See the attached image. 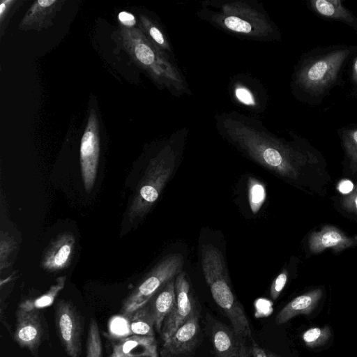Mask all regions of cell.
Here are the masks:
<instances>
[{
    "label": "cell",
    "mask_w": 357,
    "mask_h": 357,
    "mask_svg": "<svg viewBox=\"0 0 357 357\" xmlns=\"http://www.w3.org/2000/svg\"><path fill=\"white\" fill-rule=\"evenodd\" d=\"M237 139L253 160L274 174L294 182L299 181L307 170L317 169L322 165L321 154L301 138L294 143L248 135H238Z\"/></svg>",
    "instance_id": "6da1fadb"
},
{
    "label": "cell",
    "mask_w": 357,
    "mask_h": 357,
    "mask_svg": "<svg viewBox=\"0 0 357 357\" xmlns=\"http://www.w3.org/2000/svg\"><path fill=\"white\" fill-rule=\"evenodd\" d=\"M356 52V45H337L303 55L295 73L296 95L311 105L319 104L335 86L342 84L343 68Z\"/></svg>",
    "instance_id": "7a4b0ae2"
},
{
    "label": "cell",
    "mask_w": 357,
    "mask_h": 357,
    "mask_svg": "<svg viewBox=\"0 0 357 357\" xmlns=\"http://www.w3.org/2000/svg\"><path fill=\"white\" fill-rule=\"evenodd\" d=\"M202 268L212 297L229 320L231 328L245 339L252 338L249 319L231 289L224 257L221 251L211 244L201 248Z\"/></svg>",
    "instance_id": "3957f363"
},
{
    "label": "cell",
    "mask_w": 357,
    "mask_h": 357,
    "mask_svg": "<svg viewBox=\"0 0 357 357\" xmlns=\"http://www.w3.org/2000/svg\"><path fill=\"white\" fill-rule=\"evenodd\" d=\"M183 264L180 254L166 257L125 300L121 312L128 317L147 303L167 282L182 272Z\"/></svg>",
    "instance_id": "277c9868"
},
{
    "label": "cell",
    "mask_w": 357,
    "mask_h": 357,
    "mask_svg": "<svg viewBox=\"0 0 357 357\" xmlns=\"http://www.w3.org/2000/svg\"><path fill=\"white\" fill-rule=\"evenodd\" d=\"M120 36L124 50L139 66L155 77L164 75L165 70L161 56L140 29L121 26Z\"/></svg>",
    "instance_id": "5b68a950"
},
{
    "label": "cell",
    "mask_w": 357,
    "mask_h": 357,
    "mask_svg": "<svg viewBox=\"0 0 357 357\" xmlns=\"http://www.w3.org/2000/svg\"><path fill=\"white\" fill-rule=\"evenodd\" d=\"M175 305L165 318L160 333L163 342L198 309L188 275L184 272L175 278Z\"/></svg>",
    "instance_id": "8992f818"
},
{
    "label": "cell",
    "mask_w": 357,
    "mask_h": 357,
    "mask_svg": "<svg viewBox=\"0 0 357 357\" xmlns=\"http://www.w3.org/2000/svg\"><path fill=\"white\" fill-rule=\"evenodd\" d=\"M54 322L59 337L69 357H79L82 351V321L75 307L59 301L54 310Z\"/></svg>",
    "instance_id": "52a82bcc"
},
{
    "label": "cell",
    "mask_w": 357,
    "mask_h": 357,
    "mask_svg": "<svg viewBox=\"0 0 357 357\" xmlns=\"http://www.w3.org/2000/svg\"><path fill=\"white\" fill-rule=\"evenodd\" d=\"M206 329L216 357H251V346L231 328L209 314L206 316Z\"/></svg>",
    "instance_id": "ba28073f"
},
{
    "label": "cell",
    "mask_w": 357,
    "mask_h": 357,
    "mask_svg": "<svg viewBox=\"0 0 357 357\" xmlns=\"http://www.w3.org/2000/svg\"><path fill=\"white\" fill-rule=\"evenodd\" d=\"M200 337L199 312L194 314L165 342L160 357H188L196 348Z\"/></svg>",
    "instance_id": "9c48e42d"
},
{
    "label": "cell",
    "mask_w": 357,
    "mask_h": 357,
    "mask_svg": "<svg viewBox=\"0 0 357 357\" xmlns=\"http://www.w3.org/2000/svg\"><path fill=\"white\" fill-rule=\"evenodd\" d=\"M14 340L22 348L36 355L41 344L44 329L38 310H26L21 307L15 313Z\"/></svg>",
    "instance_id": "30bf717a"
},
{
    "label": "cell",
    "mask_w": 357,
    "mask_h": 357,
    "mask_svg": "<svg viewBox=\"0 0 357 357\" xmlns=\"http://www.w3.org/2000/svg\"><path fill=\"white\" fill-rule=\"evenodd\" d=\"M93 109L90 112L80 144V161L83 178L90 188L96 176L99 154L98 123Z\"/></svg>",
    "instance_id": "8fae6325"
},
{
    "label": "cell",
    "mask_w": 357,
    "mask_h": 357,
    "mask_svg": "<svg viewBox=\"0 0 357 357\" xmlns=\"http://www.w3.org/2000/svg\"><path fill=\"white\" fill-rule=\"evenodd\" d=\"M357 245V235L349 236L332 225H325L319 231L310 234L309 249L312 253L319 254L327 249L340 252Z\"/></svg>",
    "instance_id": "7c38bea8"
},
{
    "label": "cell",
    "mask_w": 357,
    "mask_h": 357,
    "mask_svg": "<svg viewBox=\"0 0 357 357\" xmlns=\"http://www.w3.org/2000/svg\"><path fill=\"white\" fill-rule=\"evenodd\" d=\"M64 2L59 0L36 1L21 20L19 29L40 31L48 28Z\"/></svg>",
    "instance_id": "4fadbf2b"
},
{
    "label": "cell",
    "mask_w": 357,
    "mask_h": 357,
    "mask_svg": "<svg viewBox=\"0 0 357 357\" xmlns=\"http://www.w3.org/2000/svg\"><path fill=\"white\" fill-rule=\"evenodd\" d=\"M322 295V290L316 289L296 297L278 312L275 323L283 324L296 315L310 314L317 306Z\"/></svg>",
    "instance_id": "5bb4252c"
},
{
    "label": "cell",
    "mask_w": 357,
    "mask_h": 357,
    "mask_svg": "<svg viewBox=\"0 0 357 357\" xmlns=\"http://www.w3.org/2000/svg\"><path fill=\"white\" fill-rule=\"evenodd\" d=\"M310 8L326 19L340 21L351 26L357 33V17L340 0H310Z\"/></svg>",
    "instance_id": "9a60e30c"
},
{
    "label": "cell",
    "mask_w": 357,
    "mask_h": 357,
    "mask_svg": "<svg viewBox=\"0 0 357 357\" xmlns=\"http://www.w3.org/2000/svg\"><path fill=\"white\" fill-rule=\"evenodd\" d=\"M175 278L167 282L149 301L154 317L155 329L159 333L165 318L176 303Z\"/></svg>",
    "instance_id": "2e32d148"
},
{
    "label": "cell",
    "mask_w": 357,
    "mask_h": 357,
    "mask_svg": "<svg viewBox=\"0 0 357 357\" xmlns=\"http://www.w3.org/2000/svg\"><path fill=\"white\" fill-rule=\"evenodd\" d=\"M128 317L132 334L154 337L155 321L149 302Z\"/></svg>",
    "instance_id": "e0dca14e"
},
{
    "label": "cell",
    "mask_w": 357,
    "mask_h": 357,
    "mask_svg": "<svg viewBox=\"0 0 357 357\" xmlns=\"http://www.w3.org/2000/svg\"><path fill=\"white\" fill-rule=\"evenodd\" d=\"M338 133L351 172L354 173L357 171V127L342 128Z\"/></svg>",
    "instance_id": "ac0fdd59"
},
{
    "label": "cell",
    "mask_w": 357,
    "mask_h": 357,
    "mask_svg": "<svg viewBox=\"0 0 357 357\" xmlns=\"http://www.w3.org/2000/svg\"><path fill=\"white\" fill-rule=\"evenodd\" d=\"M248 198L251 211L255 214L266 199V190L263 183L254 177L248 180Z\"/></svg>",
    "instance_id": "d6986e66"
},
{
    "label": "cell",
    "mask_w": 357,
    "mask_h": 357,
    "mask_svg": "<svg viewBox=\"0 0 357 357\" xmlns=\"http://www.w3.org/2000/svg\"><path fill=\"white\" fill-rule=\"evenodd\" d=\"M86 357H102V342L96 321L91 319L86 340Z\"/></svg>",
    "instance_id": "ffe728a7"
},
{
    "label": "cell",
    "mask_w": 357,
    "mask_h": 357,
    "mask_svg": "<svg viewBox=\"0 0 357 357\" xmlns=\"http://www.w3.org/2000/svg\"><path fill=\"white\" fill-rule=\"evenodd\" d=\"M141 30L144 34L147 36L148 39L155 46L158 45L161 48H166L167 47L166 40L160 29L155 25L146 16L141 15L140 17Z\"/></svg>",
    "instance_id": "44dd1931"
},
{
    "label": "cell",
    "mask_w": 357,
    "mask_h": 357,
    "mask_svg": "<svg viewBox=\"0 0 357 357\" xmlns=\"http://www.w3.org/2000/svg\"><path fill=\"white\" fill-rule=\"evenodd\" d=\"M223 24L227 29L239 33H250L252 25L243 17L228 15L223 20Z\"/></svg>",
    "instance_id": "7402d4cb"
},
{
    "label": "cell",
    "mask_w": 357,
    "mask_h": 357,
    "mask_svg": "<svg viewBox=\"0 0 357 357\" xmlns=\"http://www.w3.org/2000/svg\"><path fill=\"white\" fill-rule=\"evenodd\" d=\"M329 335V329L315 327L305 331L303 334V340L307 346L315 347L327 340Z\"/></svg>",
    "instance_id": "603a6c76"
},
{
    "label": "cell",
    "mask_w": 357,
    "mask_h": 357,
    "mask_svg": "<svg viewBox=\"0 0 357 357\" xmlns=\"http://www.w3.org/2000/svg\"><path fill=\"white\" fill-rule=\"evenodd\" d=\"M287 281V273L286 271L281 272L273 280L271 289L270 296L273 300H276L283 290Z\"/></svg>",
    "instance_id": "cb8c5ba5"
},
{
    "label": "cell",
    "mask_w": 357,
    "mask_h": 357,
    "mask_svg": "<svg viewBox=\"0 0 357 357\" xmlns=\"http://www.w3.org/2000/svg\"><path fill=\"white\" fill-rule=\"evenodd\" d=\"M342 206L347 211L357 214V184L342 200Z\"/></svg>",
    "instance_id": "d4e9b609"
},
{
    "label": "cell",
    "mask_w": 357,
    "mask_h": 357,
    "mask_svg": "<svg viewBox=\"0 0 357 357\" xmlns=\"http://www.w3.org/2000/svg\"><path fill=\"white\" fill-rule=\"evenodd\" d=\"M237 99L246 105H253L255 99L249 90L244 87H238L235 91Z\"/></svg>",
    "instance_id": "484cf974"
},
{
    "label": "cell",
    "mask_w": 357,
    "mask_h": 357,
    "mask_svg": "<svg viewBox=\"0 0 357 357\" xmlns=\"http://www.w3.org/2000/svg\"><path fill=\"white\" fill-rule=\"evenodd\" d=\"M70 253V247L68 245H62L54 256V264L58 266L64 264Z\"/></svg>",
    "instance_id": "4316f807"
},
{
    "label": "cell",
    "mask_w": 357,
    "mask_h": 357,
    "mask_svg": "<svg viewBox=\"0 0 357 357\" xmlns=\"http://www.w3.org/2000/svg\"><path fill=\"white\" fill-rule=\"evenodd\" d=\"M118 18L121 26L127 28L135 27L136 20L132 14L126 11H121L119 13Z\"/></svg>",
    "instance_id": "83f0119b"
},
{
    "label": "cell",
    "mask_w": 357,
    "mask_h": 357,
    "mask_svg": "<svg viewBox=\"0 0 357 357\" xmlns=\"http://www.w3.org/2000/svg\"><path fill=\"white\" fill-rule=\"evenodd\" d=\"M351 95L357 97V56L353 61L351 68Z\"/></svg>",
    "instance_id": "f1b7e54d"
},
{
    "label": "cell",
    "mask_w": 357,
    "mask_h": 357,
    "mask_svg": "<svg viewBox=\"0 0 357 357\" xmlns=\"http://www.w3.org/2000/svg\"><path fill=\"white\" fill-rule=\"evenodd\" d=\"M17 1L14 0H3L0 3V22L2 24L7 17L9 12Z\"/></svg>",
    "instance_id": "f546056e"
},
{
    "label": "cell",
    "mask_w": 357,
    "mask_h": 357,
    "mask_svg": "<svg viewBox=\"0 0 357 357\" xmlns=\"http://www.w3.org/2000/svg\"><path fill=\"white\" fill-rule=\"evenodd\" d=\"M354 186L349 180L341 181L337 186L339 191L342 194H349L354 189Z\"/></svg>",
    "instance_id": "4dcf8cb0"
},
{
    "label": "cell",
    "mask_w": 357,
    "mask_h": 357,
    "mask_svg": "<svg viewBox=\"0 0 357 357\" xmlns=\"http://www.w3.org/2000/svg\"><path fill=\"white\" fill-rule=\"evenodd\" d=\"M266 354L268 357H277L274 354L271 353V351H266Z\"/></svg>",
    "instance_id": "1f68e13d"
}]
</instances>
